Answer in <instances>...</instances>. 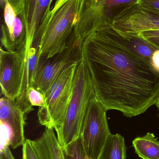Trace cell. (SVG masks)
<instances>
[{"mask_svg": "<svg viewBox=\"0 0 159 159\" xmlns=\"http://www.w3.org/2000/svg\"><path fill=\"white\" fill-rule=\"evenodd\" d=\"M82 53L96 98L107 111L117 110L132 117L156 105L159 71L114 40L105 29L84 40Z\"/></svg>", "mask_w": 159, "mask_h": 159, "instance_id": "cell-1", "label": "cell"}, {"mask_svg": "<svg viewBox=\"0 0 159 159\" xmlns=\"http://www.w3.org/2000/svg\"><path fill=\"white\" fill-rule=\"evenodd\" d=\"M81 0H56L35 37L39 58H49L66 48L73 33Z\"/></svg>", "mask_w": 159, "mask_h": 159, "instance_id": "cell-2", "label": "cell"}, {"mask_svg": "<svg viewBox=\"0 0 159 159\" xmlns=\"http://www.w3.org/2000/svg\"><path fill=\"white\" fill-rule=\"evenodd\" d=\"M95 93L91 75L84 59L77 67L71 101L61 128L56 132L61 147L81 135L83 121L90 100Z\"/></svg>", "mask_w": 159, "mask_h": 159, "instance_id": "cell-3", "label": "cell"}, {"mask_svg": "<svg viewBox=\"0 0 159 159\" xmlns=\"http://www.w3.org/2000/svg\"><path fill=\"white\" fill-rule=\"evenodd\" d=\"M138 0H81L75 27L80 41L91 34L112 27L114 20L128 7Z\"/></svg>", "mask_w": 159, "mask_h": 159, "instance_id": "cell-4", "label": "cell"}, {"mask_svg": "<svg viewBox=\"0 0 159 159\" xmlns=\"http://www.w3.org/2000/svg\"><path fill=\"white\" fill-rule=\"evenodd\" d=\"M78 63L65 69L44 94V104L39 107L37 115L39 123L46 128L57 132L62 126L72 94Z\"/></svg>", "mask_w": 159, "mask_h": 159, "instance_id": "cell-5", "label": "cell"}, {"mask_svg": "<svg viewBox=\"0 0 159 159\" xmlns=\"http://www.w3.org/2000/svg\"><path fill=\"white\" fill-rule=\"evenodd\" d=\"M82 44L74 31L62 51L49 58H39L33 87L44 94L65 69L83 59Z\"/></svg>", "mask_w": 159, "mask_h": 159, "instance_id": "cell-6", "label": "cell"}, {"mask_svg": "<svg viewBox=\"0 0 159 159\" xmlns=\"http://www.w3.org/2000/svg\"><path fill=\"white\" fill-rule=\"evenodd\" d=\"M106 112L94 93L89 102L81 133L85 150L90 159H98L111 134Z\"/></svg>", "mask_w": 159, "mask_h": 159, "instance_id": "cell-7", "label": "cell"}, {"mask_svg": "<svg viewBox=\"0 0 159 159\" xmlns=\"http://www.w3.org/2000/svg\"><path fill=\"white\" fill-rule=\"evenodd\" d=\"M25 47L16 51L0 49L1 93L16 100L21 90L26 59Z\"/></svg>", "mask_w": 159, "mask_h": 159, "instance_id": "cell-8", "label": "cell"}, {"mask_svg": "<svg viewBox=\"0 0 159 159\" xmlns=\"http://www.w3.org/2000/svg\"><path fill=\"white\" fill-rule=\"evenodd\" d=\"M112 27L122 33L138 35L142 32L159 30V15L136 3L116 16Z\"/></svg>", "mask_w": 159, "mask_h": 159, "instance_id": "cell-9", "label": "cell"}, {"mask_svg": "<svg viewBox=\"0 0 159 159\" xmlns=\"http://www.w3.org/2000/svg\"><path fill=\"white\" fill-rule=\"evenodd\" d=\"M25 114L16 100L4 96L0 100V121L2 133L7 136V144L15 149L23 146Z\"/></svg>", "mask_w": 159, "mask_h": 159, "instance_id": "cell-10", "label": "cell"}, {"mask_svg": "<svg viewBox=\"0 0 159 159\" xmlns=\"http://www.w3.org/2000/svg\"><path fill=\"white\" fill-rule=\"evenodd\" d=\"M53 0H20L16 13L20 15L26 28L27 51L32 47L34 40L45 19L50 11Z\"/></svg>", "mask_w": 159, "mask_h": 159, "instance_id": "cell-11", "label": "cell"}, {"mask_svg": "<svg viewBox=\"0 0 159 159\" xmlns=\"http://www.w3.org/2000/svg\"><path fill=\"white\" fill-rule=\"evenodd\" d=\"M105 30L108 34L117 42L149 62H151L154 52L159 49L156 46L139 35L122 33L113 27Z\"/></svg>", "mask_w": 159, "mask_h": 159, "instance_id": "cell-12", "label": "cell"}, {"mask_svg": "<svg viewBox=\"0 0 159 159\" xmlns=\"http://www.w3.org/2000/svg\"><path fill=\"white\" fill-rule=\"evenodd\" d=\"M30 142L39 159H64L54 129L46 128L38 139Z\"/></svg>", "mask_w": 159, "mask_h": 159, "instance_id": "cell-13", "label": "cell"}, {"mask_svg": "<svg viewBox=\"0 0 159 159\" xmlns=\"http://www.w3.org/2000/svg\"><path fill=\"white\" fill-rule=\"evenodd\" d=\"M136 154L143 159H159V141L154 134L147 133L132 142Z\"/></svg>", "mask_w": 159, "mask_h": 159, "instance_id": "cell-14", "label": "cell"}, {"mask_svg": "<svg viewBox=\"0 0 159 159\" xmlns=\"http://www.w3.org/2000/svg\"><path fill=\"white\" fill-rule=\"evenodd\" d=\"M124 137L119 134L108 136L98 159H127Z\"/></svg>", "mask_w": 159, "mask_h": 159, "instance_id": "cell-15", "label": "cell"}, {"mask_svg": "<svg viewBox=\"0 0 159 159\" xmlns=\"http://www.w3.org/2000/svg\"><path fill=\"white\" fill-rule=\"evenodd\" d=\"M64 159H90L88 157L80 135L76 140L62 148Z\"/></svg>", "mask_w": 159, "mask_h": 159, "instance_id": "cell-16", "label": "cell"}, {"mask_svg": "<svg viewBox=\"0 0 159 159\" xmlns=\"http://www.w3.org/2000/svg\"><path fill=\"white\" fill-rule=\"evenodd\" d=\"M28 98L32 106L42 107L44 104V93L34 87H31L28 91Z\"/></svg>", "mask_w": 159, "mask_h": 159, "instance_id": "cell-17", "label": "cell"}, {"mask_svg": "<svg viewBox=\"0 0 159 159\" xmlns=\"http://www.w3.org/2000/svg\"><path fill=\"white\" fill-rule=\"evenodd\" d=\"M22 157L23 159H39L30 140L26 139L22 146Z\"/></svg>", "mask_w": 159, "mask_h": 159, "instance_id": "cell-18", "label": "cell"}, {"mask_svg": "<svg viewBox=\"0 0 159 159\" xmlns=\"http://www.w3.org/2000/svg\"><path fill=\"white\" fill-rule=\"evenodd\" d=\"M137 3L143 8L159 15V0H138Z\"/></svg>", "mask_w": 159, "mask_h": 159, "instance_id": "cell-19", "label": "cell"}, {"mask_svg": "<svg viewBox=\"0 0 159 159\" xmlns=\"http://www.w3.org/2000/svg\"><path fill=\"white\" fill-rule=\"evenodd\" d=\"M0 159H15L10 151L9 146L7 145L1 148Z\"/></svg>", "mask_w": 159, "mask_h": 159, "instance_id": "cell-20", "label": "cell"}, {"mask_svg": "<svg viewBox=\"0 0 159 159\" xmlns=\"http://www.w3.org/2000/svg\"><path fill=\"white\" fill-rule=\"evenodd\" d=\"M138 35L144 39H146L150 37H159V30L142 32L140 33Z\"/></svg>", "mask_w": 159, "mask_h": 159, "instance_id": "cell-21", "label": "cell"}, {"mask_svg": "<svg viewBox=\"0 0 159 159\" xmlns=\"http://www.w3.org/2000/svg\"><path fill=\"white\" fill-rule=\"evenodd\" d=\"M151 63L159 71V49L154 52L152 56Z\"/></svg>", "mask_w": 159, "mask_h": 159, "instance_id": "cell-22", "label": "cell"}, {"mask_svg": "<svg viewBox=\"0 0 159 159\" xmlns=\"http://www.w3.org/2000/svg\"><path fill=\"white\" fill-rule=\"evenodd\" d=\"M5 0H1V6L3 8L4 7L5 4ZM7 1L12 5V6L14 7V8H16L17 6L18 5L20 0H7Z\"/></svg>", "mask_w": 159, "mask_h": 159, "instance_id": "cell-23", "label": "cell"}, {"mask_svg": "<svg viewBox=\"0 0 159 159\" xmlns=\"http://www.w3.org/2000/svg\"><path fill=\"white\" fill-rule=\"evenodd\" d=\"M145 39L156 46L159 49V37H150Z\"/></svg>", "mask_w": 159, "mask_h": 159, "instance_id": "cell-24", "label": "cell"}, {"mask_svg": "<svg viewBox=\"0 0 159 159\" xmlns=\"http://www.w3.org/2000/svg\"><path fill=\"white\" fill-rule=\"evenodd\" d=\"M156 105L157 106V107L159 111V99L157 101V102H156Z\"/></svg>", "mask_w": 159, "mask_h": 159, "instance_id": "cell-25", "label": "cell"}]
</instances>
